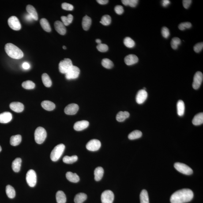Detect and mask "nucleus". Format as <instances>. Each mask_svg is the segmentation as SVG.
Here are the masks:
<instances>
[{
	"label": "nucleus",
	"mask_w": 203,
	"mask_h": 203,
	"mask_svg": "<svg viewBox=\"0 0 203 203\" xmlns=\"http://www.w3.org/2000/svg\"><path fill=\"white\" fill-rule=\"evenodd\" d=\"M194 196L193 192L189 189H182L177 191L171 196V203H185L192 201Z\"/></svg>",
	"instance_id": "f257e3e1"
},
{
	"label": "nucleus",
	"mask_w": 203,
	"mask_h": 203,
	"mask_svg": "<svg viewBox=\"0 0 203 203\" xmlns=\"http://www.w3.org/2000/svg\"><path fill=\"white\" fill-rule=\"evenodd\" d=\"M5 49L7 54L13 59H20L24 57L23 52L12 43H7L5 45Z\"/></svg>",
	"instance_id": "f03ea898"
},
{
	"label": "nucleus",
	"mask_w": 203,
	"mask_h": 203,
	"mask_svg": "<svg viewBox=\"0 0 203 203\" xmlns=\"http://www.w3.org/2000/svg\"><path fill=\"white\" fill-rule=\"evenodd\" d=\"M65 148V145L63 144H58L56 146L50 154L51 160L54 162L57 161L63 154Z\"/></svg>",
	"instance_id": "7ed1b4c3"
},
{
	"label": "nucleus",
	"mask_w": 203,
	"mask_h": 203,
	"mask_svg": "<svg viewBox=\"0 0 203 203\" xmlns=\"http://www.w3.org/2000/svg\"><path fill=\"white\" fill-rule=\"evenodd\" d=\"M47 137V133L44 128L39 127L36 129L34 133L35 140L39 144L43 143Z\"/></svg>",
	"instance_id": "20e7f679"
},
{
	"label": "nucleus",
	"mask_w": 203,
	"mask_h": 203,
	"mask_svg": "<svg viewBox=\"0 0 203 203\" xmlns=\"http://www.w3.org/2000/svg\"><path fill=\"white\" fill-rule=\"evenodd\" d=\"M73 66L71 60L69 58H65L60 62L59 64L60 72L63 74H66Z\"/></svg>",
	"instance_id": "39448f33"
},
{
	"label": "nucleus",
	"mask_w": 203,
	"mask_h": 203,
	"mask_svg": "<svg viewBox=\"0 0 203 203\" xmlns=\"http://www.w3.org/2000/svg\"><path fill=\"white\" fill-rule=\"evenodd\" d=\"M174 167L177 171L186 175H190L193 173V170L187 165L180 163L174 164Z\"/></svg>",
	"instance_id": "423d86ee"
},
{
	"label": "nucleus",
	"mask_w": 203,
	"mask_h": 203,
	"mask_svg": "<svg viewBox=\"0 0 203 203\" xmlns=\"http://www.w3.org/2000/svg\"><path fill=\"white\" fill-rule=\"evenodd\" d=\"M26 180L30 187H33L35 186L37 181V177L34 170L32 169L29 170L26 175Z\"/></svg>",
	"instance_id": "0eeeda50"
},
{
	"label": "nucleus",
	"mask_w": 203,
	"mask_h": 203,
	"mask_svg": "<svg viewBox=\"0 0 203 203\" xmlns=\"http://www.w3.org/2000/svg\"><path fill=\"white\" fill-rule=\"evenodd\" d=\"M114 197L113 193L111 190H107L102 193L101 200L102 203H113Z\"/></svg>",
	"instance_id": "6e6552de"
},
{
	"label": "nucleus",
	"mask_w": 203,
	"mask_h": 203,
	"mask_svg": "<svg viewBox=\"0 0 203 203\" xmlns=\"http://www.w3.org/2000/svg\"><path fill=\"white\" fill-rule=\"evenodd\" d=\"M80 72V69L78 67L73 66L67 73L65 74L66 78L68 80L77 78L79 77Z\"/></svg>",
	"instance_id": "1a4fd4ad"
},
{
	"label": "nucleus",
	"mask_w": 203,
	"mask_h": 203,
	"mask_svg": "<svg viewBox=\"0 0 203 203\" xmlns=\"http://www.w3.org/2000/svg\"><path fill=\"white\" fill-rule=\"evenodd\" d=\"M9 27L14 30L19 31L21 28V24L17 18L13 16L9 18L8 21Z\"/></svg>",
	"instance_id": "9d476101"
},
{
	"label": "nucleus",
	"mask_w": 203,
	"mask_h": 203,
	"mask_svg": "<svg viewBox=\"0 0 203 203\" xmlns=\"http://www.w3.org/2000/svg\"><path fill=\"white\" fill-rule=\"evenodd\" d=\"M203 80V75L201 72L198 71L195 74L192 86L194 89L197 90L199 88Z\"/></svg>",
	"instance_id": "9b49d317"
},
{
	"label": "nucleus",
	"mask_w": 203,
	"mask_h": 203,
	"mask_svg": "<svg viewBox=\"0 0 203 203\" xmlns=\"http://www.w3.org/2000/svg\"><path fill=\"white\" fill-rule=\"evenodd\" d=\"M101 143L99 140L93 139L90 140L86 144V148L90 151H96L99 149L101 147Z\"/></svg>",
	"instance_id": "f8f14e48"
},
{
	"label": "nucleus",
	"mask_w": 203,
	"mask_h": 203,
	"mask_svg": "<svg viewBox=\"0 0 203 203\" xmlns=\"http://www.w3.org/2000/svg\"><path fill=\"white\" fill-rule=\"evenodd\" d=\"M148 98V93L145 90L142 89L139 91L136 97V102L139 104L143 103Z\"/></svg>",
	"instance_id": "ddd939ff"
},
{
	"label": "nucleus",
	"mask_w": 203,
	"mask_h": 203,
	"mask_svg": "<svg viewBox=\"0 0 203 203\" xmlns=\"http://www.w3.org/2000/svg\"><path fill=\"white\" fill-rule=\"evenodd\" d=\"M79 108L78 105L75 103H71L68 105L65 108V112L67 115H74L78 111Z\"/></svg>",
	"instance_id": "4468645a"
},
{
	"label": "nucleus",
	"mask_w": 203,
	"mask_h": 203,
	"mask_svg": "<svg viewBox=\"0 0 203 203\" xmlns=\"http://www.w3.org/2000/svg\"><path fill=\"white\" fill-rule=\"evenodd\" d=\"M89 122L86 121H78L75 123L74 129L77 131H81L87 128L89 126Z\"/></svg>",
	"instance_id": "2eb2a0df"
},
{
	"label": "nucleus",
	"mask_w": 203,
	"mask_h": 203,
	"mask_svg": "<svg viewBox=\"0 0 203 203\" xmlns=\"http://www.w3.org/2000/svg\"><path fill=\"white\" fill-rule=\"evenodd\" d=\"M54 27H55L56 31L60 34L64 35L66 34V27L63 23L61 22V21H56L54 23Z\"/></svg>",
	"instance_id": "dca6fc26"
},
{
	"label": "nucleus",
	"mask_w": 203,
	"mask_h": 203,
	"mask_svg": "<svg viewBox=\"0 0 203 203\" xmlns=\"http://www.w3.org/2000/svg\"><path fill=\"white\" fill-rule=\"evenodd\" d=\"M125 62L128 66H131L137 63L138 61V58L137 56L130 54L126 56L124 59Z\"/></svg>",
	"instance_id": "f3484780"
},
{
	"label": "nucleus",
	"mask_w": 203,
	"mask_h": 203,
	"mask_svg": "<svg viewBox=\"0 0 203 203\" xmlns=\"http://www.w3.org/2000/svg\"><path fill=\"white\" fill-rule=\"evenodd\" d=\"M9 107L11 109L16 113H21L24 109V105L19 102H13L10 105Z\"/></svg>",
	"instance_id": "a211bd4d"
},
{
	"label": "nucleus",
	"mask_w": 203,
	"mask_h": 203,
	"mask_svg": "<svg viewBox=\"0 0 203 203\" xmlns=\"http://www.w3.org/2000/svg\"><path fill=\"white\" fill-rule=\"evenodd\" d=\"M12 118L11 113L9 112L2 113L0 114V123H8L11 121Z\"/></svg>",
	"instance_id": "6ab92c4d"
},
{
	"label": "nucleus",
	"mask_w": 203,
	"mask_h": 203,
	"mask_svg": "<svg viewBox=\"0 0 203 203\" xmlns=\"http://www.w3.org/2000/svg\"><path fill=\"white\" fill-rule=\"evenodd\" d=\"M67 179L71 182L77 183L80 181V177L76 173L68 171L66 174Z\"/></svg>",
	"instance_id": "aec40b11"
},
{
	"label": "nucleus",
	"mask_w": 203,
	"mask_h": 203,
	"mask_svg": "<svg viewBox=\"0 0 203 203\" xmlns=\"http://www.w3.org/2000/svg\"><path fill=\"white\" fill-rule=\"evenodd\" d=\"M92 24V19L88 16L86 15L83 18L82 21V28L85 31H88Z\"/></svg>",
	"instance_id": "412c9836"
},
{
	"label": "nucleus",
	"mask_w": 203,
	"mask_h": 203,
	"mask_svg": "<svg viewBox=\"0 0 203 203\" xmlns=\"http://www.w3.org/2000/svg\"><path fill=\"white\" fill-rule=\"evenodd\" d=\"M42 107L47 111H52L55 108V105L52 102L49 100H44L41 103Z\"/></svg>",
	"instance_id": "4be33fe9"
},
{
	"label": "nucleus",
	"mask_w": 203,
	"mask_h": 203,
	"mask_svg": "<svg viewBox=\"0 0 203 203\" xmlns=\"http://www.w3.org/2000/svg\"><path fill=\"white\" fill-rule=\"evenodd\" d=\"M27 11L34 20H37L38 19V14L36 9L33 6L30 5H28L27 6Z\"/></svg>",
	"instance_id": "5701e85b"
},
{
	"label": "nucleus",
	"mask_w": 203,
	"mask_h": 203,
	"mask_svg": "<svg viewBox=\"0 0 203 203\" xmlns=\"http://www.w3.org/2000/svg\"><path fill=\"white\" fill-rule=\"evenodd\" d=\"M104 170L103 167H97L94 171V175H95V179L97 181H100L103 178Z\"/></svg>",
	"instance_id": "b1692460"
},
{
	"label": "nucleus",
	"mask_w": 203,
	"mask_h": 203,
	"mask_svg": "<svg viewBox=\"0 0 203 203\" xmlns=\"http://www.w3.org/2000/svg\"><path fill=\"white\" fill-rule=\"evenodd\" d=\"M22 161L19 158H16L12 163V167L14 171L18 172L20 171Z\"/></svg>",
	"instance_id": "393cba45"
},
{
	"label": "nucleus",
	"mask_w": 203,
	"mask_h": 203,
	"mask_svg": "<svg viewBox=\"0 0 203 203\" xmlns=\"http://www.w3.org/2000/svg\"><path fill=\"white\" fill-rule=\"evenodd\" d=\"M192 123L196 126L202 124L203 123V113H199L195 115L192 120Z\"/></svg>",
	"instance_id": "a878e982"
},
{
	"label": "nucleus",
	"mask_w": 203,
	"mask_h": 203,
	"mask_svg": "<svg viewBox=\"0 0 203 203\" xmlns=\"http://www.w3.org/2000/svg\"><path fill=\"white\" fill-rule=\"evenodd\" d=\"M130 115L129 113L127 111H120L116 115V120L119 122H122L129 118Z\"/></svg>",
	"instance_id": "bb28decb"
},
{
	"label": "nucleus",
	"mask_w": 203,
	"mask_h": 203,
	"mask_svg": "<svg viewBox=\"0 0 203 203\" xmlns=\"http://www.w3.org/2000/svg\"><path fill=\"white\" fill-rule=\"evenodd\" d=\"M56 198L58 203H66V195L62 191H58L56 195Z\"/></svg>",
	"instance_id": "cd10ccee"
},
{
	"label": "nucleus",
	"mask_w": 203,
	"mask_h": 203,
	"mask_svg": "<svg viewBox=\"0 0 203 203\" xmlns=\"http://www.w3.org/2000/svg\"><path fill=\"white\" fill-rule=\"evenodd\" d=\"M184 103L182 100L178 101L177 104V113L180 116H182L184 114Z\"/></svg>",
	"instance_id": "c85d7f7f"
},
{
	"label": "nucleus",
	"mask_w": 203,
	"mask_h": 203,
	"mask_svg": "<svg viewBox=\"0 0 203 203\" xmlns=\"http://www.w3.org/2000/svg\"><path fill=\"white\" fill-rule=\"evenodd\" d=\"M22 141V136L20 135L12 136L10 138V143L13 146H17Z\"/></svg>",
	"instance_id": "c756f323"
},
{
	"label": "nucleus",
	"mask_w": 203,
	"mask_h": 203,
	"mask_svg": "<svg viewBox=\"0 0 203 203\" xmlns=\"http://www.w3.org/2000/svg\"><path fill=\"white\" fill-rule=\"evenodd\" d=\"M87 199V195L85 193H80L76 195L74 198L75 203H83Z\"/></svg>",
	"instance_id": "7c9ffc66"
},
{
	"label": "nucleus",
	"mask_w": 203,
	"mask_h": 203,
	"mask_svg": "<svg viewBox=\"0 0 203 203\" xmlns=\"http://www.w3.org/2000/svg\"><path fill=\"white\" fill-rule=\"evenodd\" d=\"M42 80L45 86L47 88H50L52 85V82L48 75L46 73H43L42 75Z\"/></svg>",
	"instance_id": "2f4dec72"
},
{
	"label": "nucleus",
	"mask_w": 203,
	"mask_h": 203,
	"mask_svg": "<svg viewBox=\"0 0 203 203\" xmlns=\"http://www.w3.org/2000/svg\"><path fill=\"white\" fill-rule=\"evenodd\" d=\"M40 24L42 28L45 31L47 32H50L51 31V27L49 24L46 19H42L40 20Z\"/></svg>",
	"instance_id": "473e14b6"
},
{
	"label": "nucleus",
	"mask_w": 203,
	"mask_h": 203,
	"mask_svg": "<svg viewBox=\"0 0 203 203\" xmlns=\"http://www.w3.org/2000/svg\"><path fill=\"white\" fill-rule=\"evenodd\" d=\"M7 195L9 198L13 199L15 197L16 192L14 188L10 185H7L6 187Z\"/></svg>",
	"instance_id": "72a5a7b5"
},
{
	"label": "nucleus",
	"mask_w": 203,
	"mask_h": 203,
	"mask_svg": "<svg viewBox=\"0 0 203 203\" xmlns=\"http://www.w3.org/2000/svg\"><path fill=\"white\" fill-rule=\"evenodd\" d=\"M140 203H149V198L148 192L145 190H143L140 194Z\"/></svg>",
	"instance_id": "f704fd0d"
},
{
	"label": "nucleus",
	"mask_w": 203,
	"mask_h": 203,
	"mask_svg": "<svg viewBox=\"0 0 203 203\" xmlns=\"http://www.w3.org/2000/svg\"><path fill=\"white\" fill-rule=\"evenodd\" d=\"M78 157L77 155H73L71 156H65L63 158L64 163L66 164H71L77 161Z\"/></svg>",
	"instance_id": "c9c22d12"
},
{
	"label": "nucleus",
	"mask_w": 203,
	"mask_h": 203,
	"mask_svg": "<svg viewBox=\"0 0 203 203\" xmlns=\"http://www.w3.org/2000/svg\"><path fill=\"white\" fill-rule=\"evenodd\" d=\"M142 136V132L140 131L135 130L129 133L128 137L129 140H133L140 138Z\"/></svg>",
	"instance_id": "e433bc0d"
},
{
	"label": "nucleus",
	"mask_w": 203,
	"mask_h": 203,
	"mask_svg": "<svg viewBox=\"0 0 203 203\" xmlns=\"http://www.w3.org/2000/svg\"><path fill=\"white\" fill-rule=\"evenodd\" d=\"M73 16L72 14H69L67 16H61V19L64 25L67 26L71 24L73 21Z\"/></svg>",
	"instance_id": "4c0bfd02"
},
{
	"label": "nucleus",
	"mask_w": 203,
	"mask_h": 203,
	"mask_svg": "<svg viewBox=\"0 0 203 203\" xmlns=\"http://www.w3.org/2000/svg\"><path fill=\"white\" fill-rule=\"evenodd\" d=\"M124 44L125 45L129 48H132L135 46V43L134 41L130 37H126L124 39Z\"/></svg>",
	"instance_id": "58836bf2"
},
{
	"label": "nucleus",
	"mask_w": 203,
	"mask_h": 203,
	"mask_svg": "<svg viewBox=\"0 0 203 203\" xmlns=\"http://www.w3.org/2000/svg\"><path fill=\"white\" fill-rule=\"evenodd\" d=\"M102 65L103 67L107 69H110L113 68L114 64L112 61L108 58H104L102 61Z\"/></svg>",
	"instance_id": "ea45409f"
},
{
	"label": "nucleus",
	"mask_w": 203,
	"mask_h": 203,
	"mask_svg": "<svg viewBox=\"0 0 203 203\" xmlns=\"http://www.w3.org/2000/svg\"><path fill=\"white\" fill-rule=\"evenodd\" d=\"M122 2L125 6L135 7L138 4V1L137 0H122Z\"/></svg>",
	"instance_id": "a19ab883"
},
{
	"label": "nucleus",
	"mask_w": 203,
	"mask_h": 203,
	"mask_svg": "<svg viewBox=\"0 0 203 203\" xmlns=\"http://www.w3.org/2000/svg\"><path fill=\"white\" fill-rule=\"evenodd\" d=\"M181 39L178 37H174L171 39V47L174 50L178 49V46L181 44Z\"/></svg>",
	"instance_id": "79ce46f5"
},
{
	"label": "nucleus",
	"mask_w": 203,
	"mask_h": 203,
	"mask_svg": "<svg viewBox=\"0 0 203 203\" xmlns=\"http://www.w3.org/2000/svg\"><path fill=\"white\" fill-rule=\"evenodd\" d=\"M111 17L108 15H105L103 16L100 22L104 26H108L111 24Z\"/></svg>",
	"instance_id": "37998d69"
},
{
	"label": "nucleus",
	"mask_w": 203,
	"mask_h": 203,
	"mask_svg": "<svg viewBox=\"0 0 203 203\" xmlns=\"http://www.w3.org/2000/svg\"><path fill=\"white\" fill-rule=\"evenodd\" d=\"M22 86L23 88L26 89H32L35 88V84L33 82L28 80V81L23 82L22 84Z\"/></svg>",
	"instance_id": "c03bdc74"
},
{
	"label": "nucleus",
	"mask_w": 203,
	"mask_h": 203,
	"mask_svg": "<svg viewBox=\"0 0 203 203\" xmlns=\"http://www.w3.org/2000/svg\"><path fill=\"white\" fill-rule=\"evenodd\" d=\"M192 27V24L190 22L182 23L180 24L178 28L181 31H184L186 29H190Z\"/></svg>",
	"instance_id": "a18cd8bd"
},
{
	"label": "nucleus",
	"mask_w": 203,
	"mask_h": 203,
	"mask_svg": "<svg viewBox=\"0 0 203 203\" xmlns=\"http://www.w3.org/2000/svg\"><path fill=\"white\" fill-rule=\"evenodd\" d=\"M96 47L99 52H106L108 49V46L107 44L102 43L98 44Z\"/></svg>",
	"instance_id": "49530a36"
},
{
	"label": "nucleus",
	"mask_w": 203,
	"mask_h": 203,
	"mask_svg": "<svg viewBox=\"0 0 203 203\" xmlns=\"http://www.w3.org/2000/svg\"><path fill=\"white\" fill-rule=\"evenodd\" d=\"M161 34L162 36L166 39H167L170 36V34L169 29L167 27H164L162 29Z\"/></svg>",
	"instance_id": "de8ad7c7"
},
{
	"label": "nucleus",
	"mask_w": 203,
	"mask_h": 203,
	"mask_svg": "<svg viewBox=\"0 0 203 203\" xmlns=\"http://www.w3.org/2000/svg\"><path fill=\"white\" fill-rule=\"evenodd\" d=\"M62 8L64 10L67 11H72L73 10L74 7L73 6L70 4L67 3H64L62 4L61 5Z\"/></svg>",
	"instance_id": "09e8293b"
},
{
	"label": "nucleus",
	"mask_w": 203,
	"mask_h": 203,
	"mask_svg": "<svg viewBox=\"0 0 203 203\" xmlns=\"http://www.w3.org/2000/svg\"><path fill=\"white\" fill-rule=\"evenodd\" d=\"M203 48V42L197 43V44L195 45L194 47H193L194 51L197 53H199L200 52H201V50H202Z\"/></svg>",
	"instance_id": "8fccbe9b"
},
{
	"label": "nucleus",
	"mask_w": 203,
	"mask_h": 203,
	"mask_svg": "<svg viewBox=\"0 0 203 203\" xmlns=\"http://www.w3.org/2000/svg\"><path fill=\"white\" fill-rule=\"evenodd\" d=\"M114 10L116 13L118 15L122 14L124 12L123 7L121 5H118L115 6Z\"/></svg>",
	"instance_id": "3c124183"
},
{
	"label": "nucleus",
	"mask_w": 203,
	"mask_h": 203,
	"mask_svg": "<svg viewBox=\"0 0 203 203\" xmlns=\"http://www.w3.org/2000/svg\"><path fill=\"white\" fill-rule=\"evenodd\" d=\"M192 3L191 0H184L182 1L183 6L185 9H189Z\"/></svg>",
	"instance_id": "603ef678"
},
{
	"label": "nucleus",
	"mask_w": 203,
	"mask_h": 203,
	"mask_svg": "<svg viewBox=\"0 0 203 203\" xmlns=\"http://www.w3.org/2000/svg\"><path fill=\"white\" fill-rule=\"evenodd\" d=\"M170 1L169 0H163L162 1V5L164 7H166L170 5Z\"/></svg>",
	"instance_id": "864d4df0"
},
{
	"label": "nucleus",
	"mask_w": 203,
	"mask_h": 203,
	"mask_svg": "<svg viewBox=\"0 0 203 203\" xmlns=\"http://www.w3.org/2000/svg\"><path fill=\"white\" fill-rule=\"evenodd\" d=\"M96 1L100 5L106 4L109 2V1L107 0H97Z\"/></svg>",
	"instance_id": "5fc2aeb1"
},
{
	"label": "nucleus",
	"mask_w": 203,
	"mask_h": 203,
	"mask_svg": "<svg viewBox=\"0 0 203 203\" xmlns=\"http://www.w3.org/2000/svg\"><path fill=\"white\" fill-rule=\"evenodd\" d=\"M22 67L24 69L27 70V69H28L30 68L28 62H24L23 64Z\"/></svg>",
	"instance_id": "6e6d98bb"
},
{
	"label": "nucleus",
	"mask_w": 203,
	"mask_h": 203,
	"mask_svg": "<svg viewBox=\"0 0 203 203\" xmlns=\"http://www.w3.org/2000/svg\"><path fill=\"white\" fill-rule=\"evenodd\" d=\"M25 17L26 20H28V21H32V19H33L32 17L29 14L27 15Z\"/></svg>",
	"instance_id": "4d7b16f0"
},
{
	"label": "nucleus",
	"mask_w": 203,
	"mask_h": 203,
	"mask_svg": "<svg viewBox=\"0 0 203 203\" xmlns=\"http://www.w3.org/2000/svg\"><path fill=\"white\" fill-rule=\"evenodd\" d=\"M96 42L98 44H100V43H101V41L100 39H96Z\"/></svg>",
	"instance_id": "13d9d810"
},
{
	"label": "nucleus",
	"mask_w": 203,
	"mask_h": 203,
	"mask_svg": "<svg viewBox=\"0 0 203 203\" xmlns=\"http://www.w3.org/2000/svg\"><path fill=\"white\" fill-rule=\"evenodd\" d=\"M63 47V49H66V46H63V47Z\"/></svg>",
	"instance_id": "bf43d9fd"
},
{
	"label": "nucleus",
	"mask_w": 203,
	"mask_h": 203,
	"mask_svg": "<svg viewBox=\"0 0 203 203\" xmlns=\"http://www.w3.org/2000/svg\"><path fill=\"white\" fill-rule=\"evenodd\" d=\"M1 151H2V148H1V146H0V152H1Z\"/></svg>",
	"instance_id": "052dcab7"
}]
</instances>
